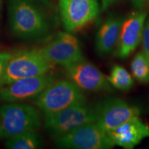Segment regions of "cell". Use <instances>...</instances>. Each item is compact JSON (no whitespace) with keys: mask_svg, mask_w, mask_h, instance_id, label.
Masks as SVG:
<instances>
[{"mask_svg":"<svg viewBox=\"0 0 149 149\" xmlns=\"http://www.w3.org/2000/svg\"><path fill=\"white\" fill-rule=\"evenodd\" d=\"M8 15L11 33L26 40L49 36L57 20L48 0H8Z\"/></svg>","mask_w":149,"mask_h":149,"instance_id":"obj_1","label":"cell"},{"mask_svg":"<svg viewBox=\"0 0 149 149\" xmlns=\"http://www.w3.org/2000/svg\"><path fill=\"white\" fill-rule=\"evenodd\" d=\"M86 102L82 91L70 80L53 81L35 98V104L44 115L53 114Z\"/></svg>","mask_w":149,"mask_h":149,"instance_id":"obj_2","label":"cell"},{"mask_svg":"<svg viewBox=\"0 0 149 149\" xmlns=\"http://www.w3.org/2000/svg\"><path fill=\"white\" fill-rule=\"evenodd\" d=\"M0 122L4 138L26 132H36L42 126L40 112L32 106L8 102L0 107Z\"/></svg>","mask_w":149,"mask_h":149,"instance_id":"obj_3","label":"cell"},{"mask_svg":"<svg viewBox=\"0 0 149 149\" xmlns=\"http://www.w3.org/2000/svg\"><path fill=\"white\" fill-rule=\"evenodd\" d=\"M53 64L43 56L38 49L21 50L13 53L2 77L0 86L23 78L48 73Z\"/></svg>","mask_w":149,"mask_h":149,"instance_id":"obj_4","label":"cell"},{"mask_svg":"<svg viewBox=\"0 0 149 149\" xmlns=\"http://www.w3.org/2000/svg\"><path fill=\"white\" fill-rule=\"evenodd\" d=\"M44 127L53 137L66 134L77 128L90 123L95 122L94 108L86 102L79 103L64 110L44 115Z\"/></svg>","mask_w":149,"mask_h":149,"instance_id":"obj_5","label":"cell"},{"mask_svg":"<svg viewBox=\"0 0 149 149\" xmlns=\"http://www.w3.org/2000/svg\"><path fill=\"white\" fill-rule=\"evenodd\" d=\"M55 146L61 148L109 149L114 147L108 133L95 122L77 128L53 138Z\"/></svg>","mask_w":149,"mask_h":149,"instance_id":"obj_6","label":"cell"},{"mask_svg":"<svg viewBox=\"0 0 149 149\" xmlns=\"http://www.w3.org/2000/svg\"><path fill=\"white\" fill-rule=\"evenodd\" d=\"M38 50L53 65L65 67L84 59L79 40L69 32L57 33Z\"/></svg>","mask_w":149,"mask_h":149,"instance_id":"obj_7","label":"cell"},{"mask_svg":"<svg viewBox=\"0 0 149 149\" xmlns=\"http://www.w3.org/2000/svg\"><path fill=\"white\" fill-rule=\"evenodd\" d=\"M95 123L109 132L127 121L139 117L140 110L119 98H109L99 102L94 108Z\"/></svg>","mask_w":149,"mask_h":149,"instance_id":"obj_8","label":"cell"},{"mask_svg":"<svg viewBox=\"0 0 149 149\" xmlns=\"http://www.w3.org/2000/svg\"><path fill=\"white\" fill-rule=\"evenodd\" d=\"M63 26L67 32H74L92 21L99 13L97 0H59Z\"/></svg>","mask_w":149,"mask_h":149,"instance_id":"obj_9","label":"cell"},{"mask_svg":"<svg viewBox=\"0 0 149 149\" xmlns=\"http://www.w3.org/2000/svg\"><path fill=\"white\" fill-rule=\"evenodd\" d=\"M64 68L69 80L81 91L100 92L112 90L107 77L84 58Z\"/></svg>","mask_w":149,"mask_h":149,"instance_id":"obj_10","label":"cell"},{"mask_svg":"<svg viewBox=\"0 0 149 149\" xmlns=\"http://www.w3.org/2000/svg\"><path fill=\"white\" fill-rule=\"evenodd\" d=\"M55 81L51 74L23 78L1 86L0 100L6 102H21L36 98L48 86Z\"/></svg>","mask_w":149,"mask_h":149,"instance_id":"obj_11","label":"cell"},{"mask_svg":"<svg viewBox=\"0 0 149 149\" xmlns=\"http://www.w3.org/2000/svg\"><path fill=\"white\" fill-rule=\"evenodd\" d=\"M146 16V13L137 11L123 19L115 53L117 57L127 58L141 42Z\"/></svg>","mask_w":149,"mask_h":149,"instance_id":"obj_12","label":"cell"},{"mask_svg":"<svg viewBox=\"0 0 149 149\" xmlns=\"http://www.w3.org/2000/svg\"><path fill=\"white\" fill-rule=\"evenodd\" d=\"M107 133L114 146L132 149L149 137V126L137 117Z\"/></svg>","mask_w":149,"mask_h":149,"instance_id":"obj_13","label":"cell"},{"mask_svg":"<svg viewBox=\"0 0 149 149\" xmlns=\"http://www.w3.org/2000/svg\"><path fill=\"white\" fill-rule=\"evenodd\" d=\"M122 22V18L111 16L100 26L95 37V48L99 55L107 56L115 49Z\"/></svg>","mask_w":149,"mask_h":149,"instance_id":"obj_14","label":"cell"},{"mask_svg":"<svg viewBox=\"0 0 149 149\" xmlns=\"http://www.w3.org/2000/svg\"><path fill=\"white\" fill-rule=\"evenodd\" d=\"M42 140L36 132H26L7 138L4 146L9 149H36L42 146Z\"/></svg>","mask_w":149,"mask_h":149,"instance_id":"obj_15","label":"cell"},{"mask_svg":"<svg viewBox=\"0 0 149 149\" xmlns=\"http://www.w3.org/2000/svg\"><path fill=\"white\" fill-rule=\"evenodd\" d=\"M107 79L111 86L120 91H127L134 85L131 74L124 67L115 65L112 68Z\"/></svg>","mask_w":149,"mask_h":149,"instance_id":"obj_16","label":"cell"},{"mask_svg":"<svg viewBox=\"0 0 149 149\" xmlns=\"http://www.w3.org/2000/svg\"><path fill=\"white\" fill-rule=\"evenodd\" d=\"M131 71L133 77L139 82H149V59L143 51L134 57L131 62Z\"/></svg>","mask_w":149,"mask_h":149,"instance_id":"obj_17","label":"cell"},{"mask_svg":"<svg viewBox=\"0 0 149 149\" xmlns=\"http://www.w3.org/2000/svg\"><path fill=\"white\" fill-rule=\"evenodd\" d=\"M141 42H142L143 52L149 59V18L147 19L145 22Z\"/></svg>","mask_w":149,"mask_h":149,"instance_id":"obj_18","label":"cell"},{"mask_svg":"<svg viewBox=\"0 0 149 149\" xmlns=\"http://www.w3.org/2000/svg\"><path fill=\"white\" fill-rule=\"evenodd\" d=\"M13 53L10 52H0V79L4 73L6 68L8 64L9 59L10 58Z\"/></svg>","mask_w":149,"mask_h":149,"instance_id":"obj_19","label":"cell"},{"mask_svg":"<svg viewBox=\"0 0 149 149\" xmlns=\"http://www.w3.org/2000/svg\"><path fill=\"white\" fill-rule=\"evenodd\" d=\"M131 1L138 8H142L145 5L149 7V0H131Z\"/></svg>","mask_w":149,"mask_h":149,"instance_id":"obj_20","label":"cell"},{"mask_svg":"<svg viewBox=\"0 0 149 149\" xmlns=\"http://www.w3.org/2000/svg\"><path fill=\"white\" fill-rule=\"evenodd\" d=\"M102 4V8L104 10H106L113 3L115 0H101Z\"/></svg>","mask_w":149,"mask_h":149,"instance_id":"obj_21","label":"cell"},{"mask_svg":"<svg viewBox=\"0 0 149 149\" xmlns=\"http://www.w3.org/2000/svg\"><path fill=\"white\" fill-rule=\"evenodd\" d=\"M4 138V135H3V132L2 129V126H1V122H0V140Z\"/></svg>","mask_w":149,"mask_h":149,"instance_id":"obj_22","label":"cell"},{"mask_svg":"<svg viewBox=\"0 0 149 149\" xmlns=\"http://www.w3.org/2000/svg\"><path fill=\"white\" fill-rule=\"evenodd\" d=\"M1 0H0V8H1Z\"/></svg>","mask_w":149,"mask_h":149,"instance_id":"obj_23","label":"cell"}]
</instances>
